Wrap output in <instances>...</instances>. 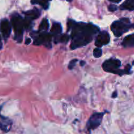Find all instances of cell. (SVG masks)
Instances as JSON below:
<instances>
[{
	"label": "cell",
	"instance_id": "obj_1",
	"mask_svg": "<svg viewBox=\"0 0 134 134\" xmlns=\"http://www.w3.org/2000/svg\"><path fill=\"white\" fill-rule=\"evenodd\" d=\"M68 31L71 32V48L73 50L84 47L92 41L94 35L99 31V28L92 24L78 23L73 20L68 22Z\"/></svg>",
	"mask_w": 134,
	"mask_h": 134
},
{
	"label": "cell",
	"instance_id": "obj_2",
	"mask_svg": "<svg viewBox=\"0 0 134 134\" xmlns=\"http://www.w3.org/2000/svg\"><path fill=\"white\" fill-rule=\"evenodd\" d=\"M11 24L15 34L14 39L18 43H21L23 39V33L24 30V19L19 14H14L11 18Z\"/></svg>",
	"mask_w": 134,
	"mask_h": 134
},
{
	"label": "cell",
	"instance_id": "obj_3",
	"mask_svg": "<svg viewBox=\"0 0 134 134\" xmlns=\"http://www.w3.org/2000/svg\"><path fill=\"white\" fill-rule=\"evenodd\" d=\"M130 27V22L128 18H122L119 20L115 21L111 26V31L116 37L121 36L127 32Z\"/></svg>",
	"mask_w": 134,
	"mask_h": 134
},
{
	"label": "cell",
	"instance_id": "obj_4",
	"mask_svg": "<svg viewBox=\"0 0 134 134\" xmlns=\"http://www.w3.org/2000/svg\"><path fill=\"white\" fill-rule=\"evenodd\" d=\"M120 65H121V62H120V60H117V59L111 58L106 60L103 63V65H102V68L105 71L122 75L126 73L124 70L119 69Z\"/></svg>",
	"mask_w": 134,
	"mask_h": 134
},
{
	"label": "cell",
	"instance_id": "obj_5",
	"mask_svg": "<svg viewBox=\"0 0 134 134\" xmlns=\"http://www.w3.org/2000/svg\"><path fill=\"white\" fill-rule=\"evenodd\" d=\"M51 41H52V34L47 32H42L37 35L34 44L35 45L43 44L47 48H51Z\"/></svg>",
	"mask_w": 134,
	"mask_h": 134
},
{
	"label": "cell",
	"instance_id": "obj_6",
	"mask_svg": "<svg viewBox=\"0 0 134 134\" xmlns=\"http://www.w3.org/2000/svg\"><path fill=\"white\" fill-rule=\"evenodd\" d=\"M103 113H96L93 114L89 119L87 122V128L89 131L96 129L100 126L102 119L103 117Z\"/></svg>",
	"mask_w": 134,
	"mask_h": 134
},
{
	"label": "cell",
	"instance_id": "obj_7",
	"mask_svg": "<svg viewBox=\"0 0 134 134\" xmlns=\"http://www.w3.org/2000/svg\"><path fill=\"white\" fill-rule=\"evenodd\" d=\"M110 41V35L106 31H102L99 33L96 39L95 45L98 47H102V46L106 45Z\"/></svg>",
	"mask_w": 134,
	"mask_h": 134
},
{
	"label": "cell",
	"instance_id": "obj_8",
	"mask_svg": "<svg viewBox=\"0 0 134 134\" xmlns=\"http://www.w3.org/2000/svg\"><path fill=\"white\" fill-rule=\"evenodd\" d=\"M1 31L3 38L7 40L11 32V25L8 20L3 19L2 20L1 23Z\"/></svg>",
	"mask_w": 134,
	"mask_h": 134
},
{
	"label": "cell",
	"instance_id": "obj_9",
	"mask_svg": "<svg viewBox=\"0 0 134 134\" xmlns=\"http://www.w3.org/2000/svg\"><path fill=\"white\" fill-rule=\"evenodd\" d=\"M12 124L13 122L10 119L1 116L0 121V130L3 131L4 132H8L11 128Z\"/></svg>",
	"mask_w": 134,
	"mask_h": 134
},
{
	"label": "cell",
	"instance_id": "obj_10",
	"mask_svg": "<svg viewBox=\"0 0 134 134\" xmlns=\"http://www.w3.org/2000/svg\"><path fill=\"white\" fill-rule=\"evenodd\" d=\"M24 14L26 15V18L31 20H35L39 18L41 15V11L38 9H34L32 10H27L24 13Z\"/></svg>",
	"mask_w": 134,
	"mask_h": 134
},
{
	"label": "cell",
	"instance_id": "obj_11",
	"mask_svg": "<svg viewBox=\"0 0 134 134\" xmlns=\"http://www.w3.org/2000/svg\"><path fill=\"white\" fill-rule=\"evenodd\" d=\"M62 27L61 24L60 23H58V22L53 23L51 30V34L54 36H56V35L58 36L62 34Z\"/></svg>",
	"mask_w": 134,
	"mask_h": 134
},
{
	"label": "cell",
	"instance_id": "obj_12",
	"mask_svg": "<svg viewBox=\"0 0 134 134\" xmlns=\"http://www.w3.org/2000/svg\"><path fill=\"white\" fill-rule=\"evenodd\" d=\"M122 44L124 47H134V34L129 35L126 37Z\"/></svg>",
	"mask_w": 134,
	"mask_h": 134
},
{
	"label": "cell",
	"instance_id": "obj_13",
	"mask_svg": "<svg viewBox=\"0 0 134 134\" xmlns=\"http://www.w3.org/2000/svg\"><path fill=\"white\" fill-rule=\"evenodd\" d=\"M122 10H134V0H126L120 6Z\"/></svg>",
	"mask_w": 134,
	"mask_h": 134
},
{
	"label": "cell",
	"instance_id": "obj_14",
	"mask_svg": "<svg viewBox=\"0 0 134 134\" xmlns=\"http://www.w3.org/2000/svg\"><path fill=\"white\" fill-rule=\"evenodd\" d=\"M49 27V22L47 18H44L41 22L39 27V31H47Z\"/></svg>",
	"mask_w": 134,
	"mask_h": 134
},
{
	"label": "cell",
	"instance_id": "obj_15",
	"mask_svg": "<svg viewBox=\"0 0 134 134\" xmlns=\"http://www.w3.org/2000/svg\"><path fill=\"white\" fill-rule=\"evenodd\" d=\"M52 0H39V4L43 7V8L45 10L48 9L49 7V2Z\"/></svg>",
	"mask_w": 134,
	"mask_h": 134
},
{
	"label": "cell",
	"instance_id": "obj_16",
	"mask_svg": "<svg viewBox=\"0 0 134 134\" xmlns=\"http://www.w3.org/2000/svg\"><path fill=\"white\" fill-rule=\"evenodd\" d=\"M69 36L67 34H64V35H61L59 38V42H61V43H65L69 41Z\"/></svg>",
	"mask_w": 134,
	"mask_h": 134
},
{
	"label": "cell",
	"instance_id": "obj_17",
	"mask_svg": "<svg viewBox=\"0 0 134 134\" xmlns=\"http://www.w3.org/2000/svg\"><path fill=\"white\" fill-rule=\"evenodd\" d=\"M102 55V51L99 47L94 50V56L95 58H100Z\"/></svg>",
	"mask_w": 134,
	"mask_h": 134
},
{
	"label": "cell",
	"instance_id": "obj_18",
	"mask_svg": "<svg viewBox=\"0 0 134 134\" xmlns=\"http://www.w3.org/2000/svg\"><path fill=\"white\" fill-rule=\"evenodd\" d=\"M77 62H78V60H77V59H74V60H72L71 61L69 62V65H68V68H69V69H73V68L75 66L76 63H77Z\"/></svg>",
	"mask_w": 134,
	"mask_h": 134
},
{
	"label": "cell",
	"instance_id": "obj_19",
	"mask_svg": "<svg viewBox=\"0 0 134 134\" xmlns=\"http://www.w3.org/2000/svg\"><path fill=\"white\" fill-rule=\"evenodd\" d=\"M108 9H109V10H110V11L114 12L115 11V10H117V7H116L115 5H110L109 6Z\"/></svg>",
	"mask_w": 134,
	"mask_h": 134
},
{
	"label": "cell",
	"instance_id": "obj_20",
	"mask_svg": "<svg viewBox=\"0 0 134 134\" xmlns=\"http://www.w3.org/2000/svg\"><path fill=\"white\" fill-rule=\"evenodd\" d=\"M39 0H31V3L33 5H35V4H39Z\"/></svg>",
	"mask_w": 134,
	"mask_h": 134
},
{
	"label": "cell",
	"instance_id": "obj_21",
	"mask_svg": "<svg viewBox=\"0 0 134 134\" xmlns=\"http://www.w3.org/2000/svg\"><path fill=\"white\" fill-rule=\"evenodd\" d=\"M109 1H110L111 2L113 3H120L122 0H109Z\"/></svg>",
	"mask_w": 134,
	"mask_h": 134
},
{
	"label": "cell",
	"instance_id": "obj_22",
	"mask_svg": "<svg viewBox=\"0 0 134 134\" xmlns=\"http://www.w3.org/2000/svg\"><path fill=\"white\" fill-rule=\"evenodd\" d=\"M30 43H31V39H30V38H27L26 41H25V43L26 44H29Z\"/></svg>",
	"mask_w": 134,
	"mask_h": 134
},
{
	"label": "cell",
	"instance_id": "obj_23",
	"mask_svg": "<svg viewBox=\"0 0 134 134\" xmlns=\"http://www.w3.org/2000/svg\"><path fill=\"white\" fill-rule=\"evenodd\" d=\"M116 96H117V93H116V92H113V94L112 98H115Z\"/></svg>",
	"mask_w": 134,
	"mask_h": 134
},
{
	"label": "cell",
	"instance_id": "obj_24",
	"mask_svg": "<svg viewBox=\"0 0 134 134\" xmlns=\"http://www.w3.org/2000/svg\"><path fill=\"white\" fill-rule=\"evenodd\" d=\"M80 65H81V66H83V65H85V61H81V63H80Z\"/></svg>",
	"mask_w": 134,
	"mask_h": 134
},
{
	"label": "cell",
	"instance_id": "obj_25",
	"mask_svg": "<svg viewBox=\"0 0 134 134\" xmlns=\"http://www.w3.org/2000/svg\"><path fill=\"white\" fill-rule=\"evenodd\" d=\"M1 48H2V42H1V38L0 37V50L1 49Z\"/></svg>",
	"mask_w": 134,
	"mask_h": 134
},
{
	"label": "cell",
	"instance_id": "obj_26",
	"mask_svg": "<svg viewBox=\"0 0 134 134\" xmlns=\"http://www.w3.org/2000/svg\"><path fill=\"white\" fill-rule=\"evenodd\" d=\"M131 27H133V28H134V24H133V25H131Z\"/></svg>",
	"mask_w": 134,
	"mask_h": 134
},
{
	"label": "cell",
	"instance_id": "obj_27",
	"mask_svg": "<svg viewBox=\"0 0 134 134\" xmlns=\"http://www.w3.org/2000/svg\"><path fill=\"white\" fill-rule=\"evenodd\" d=\"M66 1H69V2H71V1H73V0H66Z\"/></svg>",
	"mask_w": 134,
	"mask_h": 134
},
{
	"label": "cell",
	"instance_id": "obj_28",
	"mask_svg": "<svg viewBox=\"0 0 134 134\" xmlns=\"http://www.w3.org/2000/svg\"><path fill=\"white\" fill-rule=\"evenodd\" d=\"M1 107H0V111H1Z\"/></svg>",
	"mask_w": 134,
	"mask_h": 134
}]
</instances>
